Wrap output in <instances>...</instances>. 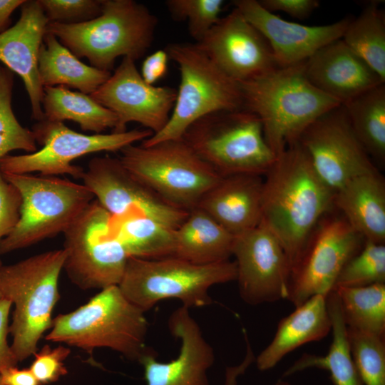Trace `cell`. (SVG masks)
Segmentation results:
<instances>
[{
  "label": "cell",
  "mask_w": 385,
  "mask_h": 385,
  "mask_svg": "<svg viewBox=\"0 0 385 385\" xmlns=\"http://www.w3.org/2000/svg\"><path fill=\"white\" fill-rule=\"evenodd\" d=\"M327 296L314 295L282 318L270 343L255 357L258 370L272 369L288 354L326 337L332 330Z\"/></svg>",
  "instance_id": "cell-24"
},
{
  "label": "cell",
  "mask_w": 385,
  "mask_h": 385,
  "mask_svg": "<svg viewBox=\"0 0 385 385\" xmlns=\"http://www.w3.org/2000/svg\"><path fill=\"white\" fill-rule=\"evenodd\" d=\"M25 0H0V34L9 28L11 14Z\"/></svg>",
  "instance_id": "cell-45"
},
{
  "label": "cell",
  "mask_w": 385,
  "mask_h": 385,
  "mask_svg": "<svg viewBox=\"0 0 385 385\" xmlns=\"http://www.w3.org/2000/svg\"><path fill=\"white\" fill-rule=\"evenodd\" d=\"M260 4L266 10L282 11L292 18L304 19L319 7L317 0H260Z\"/></svg>",
  "instance_id": "cell-41"
},
{
  "label": "cell",
  "mask_w": 385,
  "mask_h": 385,
  "mask_svg": "<svg viewBox=\"0 0 385 385\" xmlns=\"http://www.w3.org/2000/svg\"><path fill=\"white\" fill-rule=\"evenodd\" d=\"M14 73L0 65V160L15 150L31 153L37 150L32 130L22 126L12 106Z\"/></svg>",
  "instance_id": "cell-34"
},
{
  "label": "cell",
  "mask_w": 385,
  "mask_h": 385,
  "mask_svg": "<svg viewBox=\"0 0 385 385\" xmlns=\"http://www.w3.org/2000/svg\"><path fill=\"white\" fill-rule=\"evenodd\" d=\"M11 306V302L7 299H0V373L9 367L16 366L19 363L7 340Z\"/></svg>",
  "instance_id": "cell-42"
},
{
  "label": "cell",
  "mask_w": 385,
  "mask_h": 385,
  "mask_svg": "<svg viewBox=\"0 0 385 385\" xmlns=\"http://www.w3.org/2000/svg\"><path fill=\"white\" fill-rule=\"evenodd\" d=\"M21 197L18 189L0 171V241L16 227L20 217Z\"/></svg>",
  "instance_id": "cell-40"
},
{
  "label": "cell",
  "mask_w": 385,
  "mask_h": 385,
  "mask_svg": "<svg viewBox=\"0 0 385 385\" xmlns=\"http://www.w3.org/2000/svg\"><path fill=\"white\" fill-rule=\"evenodd\" d=\"M261 176L237 174L222 177L204 195L197 207L235 237L247 232L262 221Z\"/></svg>",
  "instance_id": "cell-23"
},
{
  "label": "cell",
  "mask_w": 385,
  "mask_h": 385,
  "mask_svg": "<svg viewBox=\"0 0 385 385\" xmlns=\"http://www.w3.org/2000/svg\"><path fill=\"white\" fill-rule=\"evenodd\" d=\"M232 255L240 296L245 303L258 305L287 299L291 265L279 240L262 222L235 237Z\"/></svg>",
  "instance_id": "cell-16"
},
{
  "label": "cell",
  "mask_w": 385,
  "mask_h": 385,
  "mask_svg": "<svg viewBox=\"0 0 385 385\" xmlns=\"http://www.w3.org/2000/svg\"><path fill=\"white\" fill-rule=\"evenodd\" d=\"M36 142L41 148L31 153L7 155L0 160L2 173L32 174L46 176L69 175L81 179L84 169L72 162L85 155L120 151L123 148L150 138L148 129L123 133L87 135L76 132L63 122L43 119L32 127Z\"/></svg>",
  "instance_id": "cell-11"
},
{
  "label": "cell",
  "mask_w": 385,
  "mask_h": 385,
  "mask_svg": "<svg viewBox=\"0 0 385 385\" xmlns=\"http://www.w3.org/2000/svg\"><path fill=\"white\" fill-rule=\"evenodd\" d=\"M346 332L350 353L363 385H385V337L348 327Z\"/></svg>",
  "instance_id": "cell-35"
},
{
  "label": "cell",
  "mask_w": 385,
  "mask_h": 385,
  "mask_svg": "<svg viewBox=\"0 0 385 385\" xmlns=\"http://www.w3.org/2000/svg\"><path fill=\"white\" fill-rule=\"evenodd\" d=\"M299 143L317 174L334 192L351 179L377 170L355 135L343 105L317 118Z\"/></svg>",
  "instance_id": "cell-14"
},
{
  "label": "cell",
  "mask_w": 385,
  "mask_h": 385,
  "mask_svg": "<svg viewBox=\"0 0 385 385\" xmlns=\"http://www.w3.org/2000/svg\"><path fill=\"white\" fill-rule=\"evenodd\" d=\"M236 8L265 37L279 67L307 61L320 48L342 38L351 17L322 26L286 21L263 8L257 0H235Z\"/></svg>",
  "instance_id": "cell-19"
},
{
  "label": "cell",
  "mask_w": 385,
  "mask_h": 385,
  "mask_svg": "<svg viewBox=\"0 0 385 385\" xmlns=\"http://www.w3.org/2000/svg\"><path fill=\"white\" fill-rule=\"evenodd\" d=\"M90 96L117 116L118 125L113 133H123L128 123L136 122L153 135L168 122L177 89L147 83L135 61L123 57L115 71Z\"/></svg>",
  "instance_id": "cell-17"
},
{
  "label": "cell",
  "mask_w": 385,
  "mask_h": 385,
  "mask_svg": "<svg viewBox=\"0 0 385 385\" xmlns=\"http://www.w3.org/2000/svg\"><path fill=\"white\" fill-rule=\"evenodd\" d=\"M170 332L180 339L178 357L169 362L157 361V354L149 349L138 360L143 366L147 385H209L207 370L215 361L211 345L191 316L182 305L168 319Z\"/></svg>",
  "instance_id": "cell-20"
},
{
  "label": "cell",
  "mask_w": 385,
  "mask_h": 385,
  "mask_svg": "<svg viewBox=\"0 0 385 385\" xmlns=\"http://www.w3.org/2000/svg\"><path fill=\"white\" fill-rule=\"evenodd\" d=\"M41 105L44 119L58 122L72 120L84 131L96 134L108 128L114 131L118 125L115 114L90 95L72 91L63 86L43 87Z\"/></svg>",
  "instance_id": "cell-29"
},
{
  "label": "cell",
  "mask_w": 385,
  "mask_h": 385,
  "mask_svg": "<svg viewBox=\"0 0 385 385\" xmlns=\"http://www.w3.org/2000/svg\"><path fill=\"white\" fill-rule=\"evenodd\" d=\"M38 70L43 87L63 86L91 95L111 75L85 64L53 34L46 32L38 55Z\"/></svg>",
  "instance_id": "cell-27"
},
{
  "label": "cell",
  "mask_w": 385,
  "mask_h": 385,
  "mask_svg": "<svg viewBox=\"0 0 385 385\" xmlns=\"http://www.w3.org/2000/svg\"><path fill=\"white\" fill-rule=\"evenodd\" d=\"M3 385H40L29 368L9 367L0 373Z\"/></svg>",
  "instance_id": "cell-44"
},
{
  "label": "cell",
  "mask_w": 385,
  "mask_h": 385,
  "mask_svg": "<svg viewBox=\"0 0 385 385\" xmlns=\"http://www.w3.org/2000/svg\"><path fill=\"white\" fill-rule=\"evenodd\" d=\"M167 9L174 21H187L190 35L200 41L220 20L222 0H167Z\"/></svg>",
  "instance_id": "cell-37"
},
{
  "label": "cell",
  "mask_w": 385,
  "mask_h": 385,
  "mask_svg": "<svg viewBox=\"0 0 385 385\" xmlns=\"http://www.w3.org/2000/svg\"><path fill=\"white\" fill-rule=\"evenodd\" d=\"M304 73L314 86L342 105L385 83L342 38L320 48L305 61Z\"/></svg>",
  "instance_id": "cell-22"
},
{
  "label": "cell",
  "mask_w": 385,
  "mask_h": 385,
  "mask_svg": "<svg viewBox=\"0 0 385 385\" xmlns=\"http://www.w3.org/2000/svg\"><path fill=\"white\" fill-rule=\"evenodd\" d=\"M158 21L144 4L134 0H102L97 17L76 24L48 23L46 32L77 58H86L91 66L111 72L118 57L135 61L146 53Z\"/></svg>",
  "instance_id": "cell-4"
},
{
  "label": "cell",
  "mask_w": 385,
  "mask_h": 385,
  "mask_svg": "<svg viewBox=\"0 0 385 385\" xmlns=\"http://www.w3.org/2000/svg\"><path fill=\"white\" fill-rule=\"evenodd\" d=\"M304 62L239 83L244 108L260 120L276 157L298 142L317 118L342 105L309 81Z\"/></svg>",
  "instance_id": "cell-2"
},
{
  "label": "cell",
  "mask_w": 385,
  "mask_h": 385,
  "mask_svg": "<svg viewBox=\"0 0 385 385\" xmlns=\"http://www.w3.org/2000/svg\"><path fill=\"white\" fill-rule=\"evenodd\" d=\"M375 284H385V245L365 240L361 250L341 270L334 289Z\"/></svg>",
  "instance_id": "cell-36"
},
{
  "label": "cell",
  "mask_w": 385,
  "mask_h": 385,
  "mask_svg": "<svg viewBox=\"0 0 385 385\" xmlns=\"http://www.w3.org/2000/svg\"><path fill=\"white\" fill-rule=\"evenodd\" d=\"M0 385H3L1 383V377H0Z\"/></svg>",
  "instance_id": "cell-49"
},
{
  "label": "cell",
  "mask_w": 385,
  "mask_h": 385,
  "mask_svg": "<svg viewBox=\"0 0 385 385\" xmlns=\"http://www.w3.org/2000/svg\"><path fill=\"white\" fill-rule=\"evenodd\" d=\"M264 176L261 222L279 240L292 272L317 225L334 206L335 192L317 174L299 141L277 156Z\"/></svg>",
  "instance_id": "cell-1"
},
{
  "label": "cell",
  "mask_w": 385,
  "mask_h": 385,
  "mask_svg": "<svg viewBox=\"0 0 385 385\" xmlns=\"http://www.w3.org/2000/svg\"><path fill=\"white\" fill-rule=\"evenodd\" d=\"M377 1H370L351 19L342 39L385 83V15Z\"/></svg>",
  "instance_id": "cell-32"
},
{
  "label": "cell",
  "mask_w": 385,
  "mask_h": 385,
  "mask_svg": "<svg viewBox=\"0 0 385 385\" xmlns=\"http://www.w3.org/2000/svg\"><path fill=\"white\" fill-rule=\"evenodd\" d=\"M81 180L112 219L137 214L176 229L188 213L169 204L138 180L119 158L105 155L91 159Z\"/></svg>",
  "instance_id": "cell-15"
},
{
  "label": "cell",
  "mask_w": 385,
  "mask_h": 385,
  "mask_svg": "<svg viewBox=\"0 0 385 385\" xmlns=\"http://www.w3.org/2000/svg\"><path fill=\"white\" fill-rule=\"evenodd\" d=\"M251 364L252 360L245 356L238 365L227 367L225 371L224 385H237L239 376L243 374Z\"/></svg>",
  "instance_id": "cell-46"
},
{
  "label": "cell",
  "mask_w": 385,
  "mask_h": 385,
  "mask_svg": "<svg viewBox=\"0 0 385 385\" xmlns=\"http://www.w3.org/2000/svg\"><path fill=\"white\" fill-rule=\"evenodd\" d=\"M357 139L370 158L385 159V83L342 104Z\"/></svg>",
  "instance_id": "cell-31"
},
{
  "label": "cell",
  "mask_w": 385,
  "mask_h": 385,
  "mask_svg": "<svg viewBox=\"0 0 385 385\" xmlns=\"http://www.w3.org/2000/svg\"><path fill=\"white\" fill-rule=\"evenodd\" d=\"M273 385H292V384L285 380L279 379L277 381H276Z\"/></svg>",
  "instance_id": "cell-47"
},
{
  "label": "cell",
  "mask_w": 385,
  "mask_h": 385,
  "mask_svg": "<svg viewBox=\"0 0 385 385\" xmlns=\"http://www.w3.org/2000/svg\"><path fill=\"white\" fill-rule=\"evenodd\" d=\"M327 306L332 320V341L328 352L324 355L304 354L283 374L285 378L307 369L327 371L334 385H363L352 359L347 338L346 325L341 310L337 292L327 297Z\"/></svg>",
  "instance_id": "cell-28"
},
{
  "label": "cell",
  "mask_w": 385,
  "mask_h": 385,
  "mask_svg": "<svg viewBox=\"0 0 385 385\" xmlns=\"http://www.w3.org/2000/svg\"><path fill=\"white\" fill-rule=\"evenodd\" d=\"M2 175L18 189L21 206L16 227L0 241V256L63 233L95 199L83 184L69 179Z\"/></svg>",
  "instance_id": "cell-8"
},
{
  "label": "cell",
  "mask_w": 385,
  "mask_h": 385,
  "mask_svg": "<svg viewBox=\"0 0 385 385\" xmlns=\"http://www.w3.org/2000/svg\"><path fill=\"white\" fill-rule=\"evenodd\" d=\"M169 56L165 49H159L148 55L143 61L140 75L150 85H154L168 71Z\"/></svg>",
  "instance_id": "cell-43"
},
{
  "label": "cell",
  "mask_w": 385,
  "mask_h": 385,
  "mask_svg": "<svg viewBox=\"0 0 385 385\" xmlns=\"http://www.w3.org/2000/svg\"><path fill=\"white\" fill-rule=\"evenodd\" d=\"M124 167L169 204L189 211L222 178L182 139L120 150Z\"/></svg>",
  "instance_id": "cell-10"
},
{
  "label": "cell",
  "mask_w": 385,
  "mask_h": 385,
  "mask_svg": "<svg viewBox=\"0 0 385 385\" xmlns=\"http://www.w3.org/2000/svg\"><path fill=\"white\" fill-rule=\"evenodd\" d=\"M235 262L197 265L176 257H129L118 285L123 294L143 312L163 299H178L188 307L212 304L211 287L236 280Z\"/></svg>",
  "instance_id": "cell-7"
},
{
  "label": "cell",
  "mask_w": 385,
  "mask_h": 385,
  "mask_svg": "<svg viewBox=\"0 0 385 385\" xmlns=\"http://www.w3.org/2000/svg\"><path fill=\"white\" fill-rule=\"evenodd\" d=\"M195 43L238 83L279 67L267 40L235 7Z\"/></svg>",
  "instance_id": "cell-18"
},
{
  "label": "cell",
  "mask_w": 385,
  "mask_h": 385,
  "mask_svg": "<svg viewBox=\"0 0 385 385\" xmlns=\"http://www.w3.org/2000/svg\"><path fill=\"white\" fill-rule=\"evenodd\" d=\"M71 354V349L63 345L51 348L45 344L37 351L31 364L29 369L40 385L52 384L58 381L68 374L64 361Z\"/></svg>",
  "instance_id": "cell-39"
},
{
  "label": "cell",
  "mask_w": 385,
  "mask_h": 385,
  "mask_svg": "<svg viewBox=\"0 0 385 385\" xmlns=\"http://www.w3.org/2000/svg\"><path fill=\"white\" fill-rule=\"evenodd\" d=\"M112 217L93 200L63 233V270L83 290L118 285L129 256L111 233Z\"/></svg>",
  "instance_id": "cell-12"
},
{
  "label": "cell",
  "mask_w": 385,
  "mask_h": 385,
  "mask_svg": "<svg viewBox=\"0 0 385 385\" xmlns=\"http://www.w3.org/2000/svg\"><path fill=\"white\" fill-rule=\"evenodd\" d=\"M175 230L137 214L112 219L111 224V235L129 257L148 260L173 256Z\"/></svg>",
  "instance_id": "cell-30"
},
{
  "label": "cell",
  "mask_w": 385,
  "mask_h": 385,
  "mask_svg": "<svg viewBox=\"0 0 385 385\" xmlns=\"http://www.w3.org/2000/svg\"><path fill=\"white\" fill-rule=\"evenodd\" d=\"M148 329L145 312L115 285L101 289L74 311L57 315L45 339L91 355L97 348H108L127 359L138 361L150 349L145 346Z\"/></svg>",
  "instance_id": "cell-3"
},
{
  "label": "cell",
  "mask_w": 385,
  "mask_h": 385,
  "mask_svg": "<svg viewBox=\"0 0 385 385\" xmlns=\"http://www.w3.org/2000/svg\"><path fill=\"white\" fill-rule=\"evenodd\" d=\"M66 256L63 248L53 250L3 265L0 270V292L14 306L9 334L19 362L38 351L40 339L51 328Z\"/></svg>",
  "instance_id": "cell-5"
},
{
  "label": "cell",
  "mask_w": 385,
  "mask_h": 385,
  "mask_svg": "<svg viewBox=\"0 0 385 385\" xmlns=\"http://www.w3.org/2000/svg\"><path fill=\"white\" fill-rule=\"evenodd\" d=\"M178 66L180 81L170 119L141 145L181 138L199 118L217 111L243 108L239 83L227 76L195 43H172L164 48Z\"/></svg>",
  "instance_id": "cell-9"
},
{
  "label": "cell",
  "mask_w": 385,
  "mask_h": 385,
  "mask_svg": "<svg viewBox=\"0 0 385 385\" xmlns=\"http://www.w3.org/2000/svg\"><path fill=\"white\" fill-rule=\"evenodd\" d=\"M181 138L222 177L264 175L277 158L260 120L244 108L206 115L192 123Z\"/></svg>",
  "instance_id": "cell-6"
},
{
  "label": "cell",
  "mask_w": 385,
  "mask_h": 385,
  "mask_svg": "<svg viewBox=\"0 0 385 385\" xmlns=\"http://www.w3.org/2000/svg\"><path fill=\"white\" fill-rule=\"evenodd\" d=\"M48 23L76 24L101 13L102 0H38Z\"/></svg>",
  "instance_id": "cell-38"
},
{
  "label": "cell",
  "mask_w": 385,
  "mask_h": 385,
  "mask_svg": "<svg viewBox=\"0 0 385 385\" xmlns=\"http://www.w3.org/2000/svg\"><path fill=\"white\" fill-rule=\"evenodd\" d=\"M334 205L365 240L385 242V184L378 171L359 175L335 192Z\"/></svg>",
  "instance_id": "cell-25"
},
{
  "label": "cell",
  "mask_w": 385,
  "mask_h": 385,
  "mask_svg": "<svg viewBox=\"0 0 385 385\" xmlns=\"http://www.w3.org/2000/svg\"><path fill=\"white\" fill-rule=\"evenodd\" d=\"M2 266H3V263H2L1 260V258H0V270H1ZM1 298H2V296H1V294L0 292V299H1Z\"/></svg>",
  "instance_id": "cell-48"
},
{
  "label": "cell",
  "mask_w": 385,
  "mask_h": 385,
  "mask_svg": "<svg viewBox=\"0 0 385 385\" xmlns=\"http://www.w3.org/2000/svg\"><path fill=\"white\" fill-rule=\"evenodd\" d=\"M175 237L173 257L193 264L227 261L232 254L235 236L198 207L188 211Z\"/></svg>",
  "instance_id": "cell-26"
},
{
  "label": "cell",
  "mask_w": 385,
  "mask_h": 385,
  "mask_svg": "<svg viewBox=\"0 0 385 385\" xmlns=\"http://www.w3.org/2000/svg\"><path fill=\"white\" fill-rule=\"evenodd\" d=\"M348 328L385 335V284L334 289Z\"/></svg>",
  "instance_id": "cell-33"
},
{
  "label": "cell",
  "mask_w": 385,
  "mask_h": 385,
  "mask_svg": "<svg viewBox=\"0 0 385 385\" xmlns=\"http://www.w3.org/2000/svg\"><path fill=\"white\" fill-rule=\"evenodd\" d=\"M364 242L343 216L324 217L292 272L287 299L296 307L314 295L327 296L344 266Z\"/></svg>",
  "instance_id": "cell-13"
},
{
  "label": "cell",
  "mask_w": 385,
  "mask_h": 385,
  "mask_svg": "<svg viewBox=\"0 0 385 385\" xmlns=\"http://www.w3.org/2000/svg\"><path fill=\"white\" fill-rule=\"evenodd\" d=\"M17 22L0 34V61L23 80L29 98L31 118L44 119L43 87L38 70V55L48 21L38 0H25Z\"/></svg>",
  "instance_id": "cell-21"
}]
</instances>
